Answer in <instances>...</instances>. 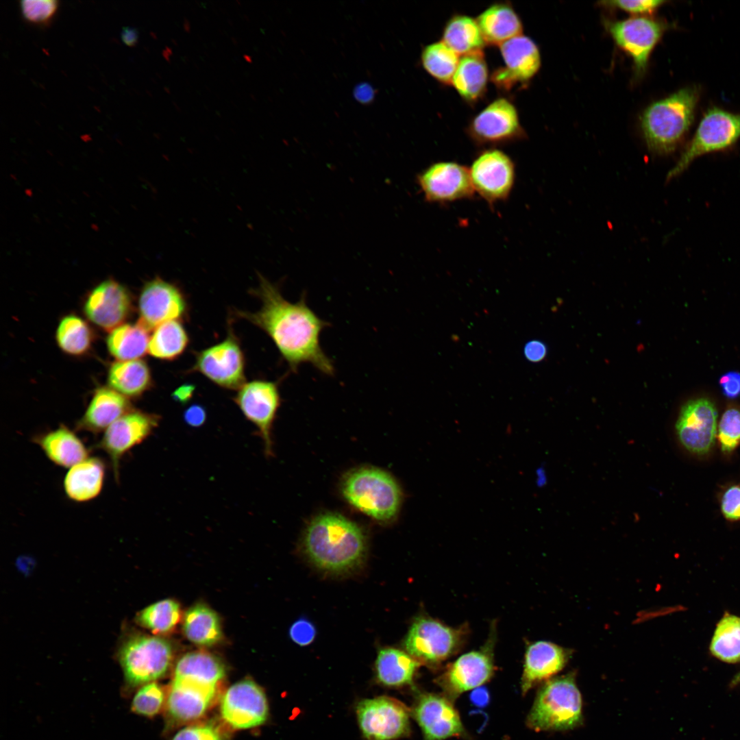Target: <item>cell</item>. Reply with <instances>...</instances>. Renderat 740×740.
<instances>
[{
  "instance_id": "obj_1",
  "label": "cell",
  "mask_w": 740,
  "mask_h": 740,
  "mask_svg": "<svg viewBox=\"0 0 740 740\" xmlns=\"http://www.w3.org/2000/svg\"><path fill=\"white\" fill-rule=\"evenodd\" d=\"M258 276L259 285L252 292L260 299L262 306L254 312L237 311L238 317L262 329L293 371L308 363L325 375H334L333 361L320 344L321 333L329 323L307 305L305 295L292 303L283 297L278 286L262 275Z\"/></svg>"
},
{
  "instance_id": "obj_2",
  "label": "cell",
  "mask_w": 740,
  "mask_h": 740,
  "mask_svg": "<svg viewBox=\"0 0 740 740\" xmlns=\"http://www.w3.org/2000/svg\"><path fill=\"white\" fill-rule=\"evenodd\" d=\"M303 548L319 569L341 574L356 569L367 552L366 537L353 521L336 513L316 517L308 526Z\"/></svg>"
},
{
  "instance_id": "obj_3",
  "label": "cell",
  "mask_w": 740,
  "mask_h": 740,
  "mask_svg": "<svg viewBox=\"0 0 740 740\" xmlns=\"http://www.w3.org/2000/svg\"><path fill=\"white\" fill-rule=\"evenodd\" d=\"M697 86L683 88L650 105L643 112L641 127L647 146L653 153L674 152L692 125L700 99Z\"/></svg>"
},
{
  "instance_id": "obj_4",
  "label": "cell",
  "mask_w": 740,
  "mask_h": 740,
  "mask_svg": "<svg viewBox=\"0 0 740 740\" xmlns=\"http://www.w3.org/2000/svg\"><path fill=\"white\" fill-rule=\"evenodd\" d=\"M582 722V696L571 673L541 687L527 718L528 726L536 732L571 730Z\"/></svg>"
},
{
  "instance_id": "obj_5",
  "label": "cell",
  "mask_w": 740,
  "mask_h": 740,
  "mask_svg": "<svg viewBox=\"0 0 740 740\" xmlns=\"http://www.w3.org/2000/svg\"><path fill=\"white\" fill-rule=\"evenodd\" d=\"M342 493L356 509L382 522L395 518L402 498L394 479L388 473L373 468L350 473L343 482Z\"/></svg>"
},
{
  "instance_id": "obj_6",
  "label": "cell",
  "mask_w": 740,
  "mask_h": 740,
  "mask_svg": "<svg viewBox=\"0 0 740 740\" xmlns=\"http://www.w3.org/2000/svg\"><path fill=\"white\" fill-rule=\"evenodd\" d=\"M171 644L166 639L143 634H132L121 642L117 652L122 669L125 693L162 677L172 660Z\"/></svg>"
},
{
  "instance_id": "obj_7",
  "label": "cell",
  "mask_w": 740,
  "mask_h": 740,
  "mask_svg": "<svg viewBox=\"0 0 740 740\" xmlns=\"http://www.w3.org/2000/svg\"><path fill=\"white\" fill-rule=\"evenodd\" d=\"M740 139V114L717 107L708 109L667 181L682 174L698 158L732 147Z\"/></svg>"
},
{
  "instance_id": "obj_8",
  "label": "cell",
  "mask_w": 740,
  "mask_h": 740,
  "mask_svg": "<svg viewBox=\"0 0 740 740\" xmlns=\"http://www.w3.org/2000/svg\"><path fill=\"white\" fill-rule=\"evenodd\" d=\"M464 634L430 617L421 616L412 624L404 641L408 653L430 665H436L460 648Z\"/></svg>"
},
{
  "instance_id": "obj_9",
  "label": "cell",
  "mask_w": 740,
  "mask_h": 740,
  "mask_svg": "<svg viewBox=\"0 0 740 740\" xmlns=\"http://www.w3.org/2000/svg\"><path fill=\"white\" fill-rule=\"evenodd\" d=\"M605 26L615 43L631 56L637 77L645 73L652 50L669 27L665 22L643 16L607 21Z\"/></svg>"
},
{
  "instance_id": "obj_10",
  "label": "cell",
  "mask_w": 740,
  "mask_h": 740,
  "mask_svg": "<svg viewBox=\"0 0 740 740\" xmlns=\"http://www.w3.org/2000/svg\"><path fill=\"white\" fill-rule=\"evenodd\" d=\"M472 184L487 203L493 205L506 200L515 182V165L502 150L489 149L481 151L469 169Z\"/></svg>"
},
{
  "instance_id": "obj_11",
  "label": "cell",
  "mask_w": 740,
  "mask_h": 740,
  "mask_svg": "<svg viewBox=\"0 0 740 740\" xmlns=\"http://www.w3.org/2000/svg\"><path fill=\"white\" fill-rule=\"evenodd\" d=\"M356 713L360 728L368 740H393L410 733L408 709L392 698L362 700Z\"/></svg>"
},
{
  "instance_id": "obj_12",
  "label": "cell",
  "mask_w": 740,
  "mask_h": 740,
  "mask_svg": "<svg viewBox=\"0 0 740 740\" xmlns=\"http://www.w3.org/2000/svg\"><path fill=\"white\" fill-rule=\"evenodd\" d=\"M417 183L426 201L447 204L471 199L475 190L469 168L456 162L433 163L417 175Z\"/></svg>"
},
{
  "instance_id": "obj_13",
  "label": "cell",
  "mask_w": 740,
  "mask_h": 740,
  "mask_svg": "<svg viewBox=\"0 0 740 740\" xmlns=\"http://www.w3.org/2000/svg\"><path fill=\"white\" fill-rule=\"evenodd\" d=\"M193 371L221 387L240 388L245 381V358L235 336L230 333L222 342L197 353Z\"/></svg>"
},
{
  "instance_id": "obj_14",
  "label": "cell",
  "mask_w": 740,
  "mask_h": 740,
  "mask_svg": "<svg viewBox=\"0 0 740 740\" xmlns=\"http://www.w3.org/2000/svg\"><path fill=\"white\" fill-rule=\"evenodd\" d=\"M159 417L140 410H130L106 430L97 443L109 457L114 478H119L120 461L132 448L145 440L158 426Z\"/></svg>"
},
{
  "instance_id": "obj_15",
  "label": "cell",
  "mask_w": 740,
  "mask_h": 740,
  "mask_svg": "<svg viewBox=\"0 0 740 740\" xmlns=\"http://www.w3.org/2000/svg\"><path fill=\"white\" fill-rule=\"evenodd\" d=\"M234 401L258 430L266 454L271 455V429L281 401L278 383L260 380L245 383L238 388Z\"/></svg>"
},
{
  "instance_id": "obj_16",
  "label": "cell",
  "mask_w": 740,
  "mask_h": 740,
  "mask_svg": "<svg viewBox=\"0 0 740 740\" xmlns=\"http://www.w3.org/2000/svg\"><path fill=\"white\" fill-rule=\"evenodd\" d=\"M468 132L480 145H499L526 136L517 108L502 97L492 101L473 119Z\"/></svg>"
},
{
  "instance_id": "obj_17",
  "label": "cell",
  "mask_w": 740,
  "mask_h": 740,
  "mask_svg": "<svg viewBox=\"0 0 740 740\" xmlns=\"http://www.w3.org/2000/svg\"><path fill=\"white\" fill-rule=\"evenodd\" d=\"M223 720L236 729L260 726L268 717L269 706L262 689L254 681L243 680L232 684L221 702Z\"/></svg>"
},
{
  "instance_id": "obj_18",
  "label": "cell",
  "mask_w": 740,
  "mask_h": 740,
  "mask_svg": "<svg viewBox=\"0 0 740 740\" xmlns=\"http://www.w3.org/2000/svg\"><path fill=\"white\" fill-rule=\"evenodd\" d=\"M676 431L682 445L689 452L704 455L712 449L717 431V411L709 399L689 401L681 408Z\"/></svg>"
},
{
  "instance_id": "obj_19",
  "label": "cell",
  "mask_w": 740,
  "mask_h": 740,
  "mask_svg": "<svg viewBox=\"0 0 740 740\" xmlns=\"http://www.w3.org/2000/svg\"><path fill=\"white\" fill-rule=\"evenodd\" d=\"M504 66L491 75L492 82L499 88L509 90L518 84L529 82L541 66V54L534 41L523 34L500 45Z\"/></svg>"
},
{
  "instance_id": "obj_20",
  "label": "cell",
  "mask_w": 740,
  "mask_h": 740,
  "mask_svg": "<svg viewBox=\"0 0 740 740\" xmlns=\"http://www.w3.org/2000/svg\"><path fill=\"white\" fill-rule=\"evenodd\" d=\"M186 301L180 288L160 278L147 282L138 300L139 323L149 330L186 312Z\"/></svg>"
},
{
  "instance_id": "obj_21",
  "label": "cell",
  "mask_w": 740,
  "mask_h": 740,
  "mask_svg": "<svg viewBox=\"0 0 740 740\" xmlns=\"http://www.w3.org/2000/svg\"><path fill=\"white\" fill-rule=\"evenodd\" d=\"M492 648L489 642L479 650L463 654L448 666L438 679L448 695L454 698L478 688L491 678L494 671Z\"/></svg>"
},
{
  "instance_id": "obj_22",
  "label": "cell",
  "mask_w": 740,
  "mask_h": 740,
  "mask_svg": "<svg viewBox=\"0 0 740 740\" xmlns=\"http://www.w3.org/2000/svg\"><path fill=\"white\" fill-rule=\"evenodd\" d=\"M412 715L425 740H444L464 733L458 713L446 697L429 693L421 695Z\"/></svg>"
},
{
  "instance_id": "obj_23",
  "label": "cell",
  "mask_w": 740,
  "mask_h": 740,
  "mask_svg": "<svg viewBox=\"0 0 740 740\" xmlns=\"http://www.w3.org/2000/svg\"><path fill=\"white\" fill-rule=\"evenodd\" d=\"M131 307V297L126 288L114 280H107L90 292L84 310L95 325L112 331L125 320Z\"/></svg>"
},
{
  "instance_id": "obj_24",
  "label": "cell",
  "mask_w": 740,
  "mask_h": 740,
  "mask_svg": "<svg viewBox=\"0 0 740 740\" xmlns=\"http://www.w3.org/2000/svg\"><path fill=\"white\" fill-rule=\"evenodd\" d=\"M570 654L569 650L550 641H539L529 645L521 676L523 694L560 671L567 665Z\"/></svg>"
},
{
  "instance_id": "obj_25",
  "label": "cell",
  "mask_w": 740,
  "mask_h": 740,
  "mask_svg": "<svg viewBox=\"0 0 740 740\" xmlns=\"http://www.w3.org/2000/svg\"><path fill=\"white\" fill-rule=\"evenodd\" d=\"M216 688L187 679L173 678L166 701L169 714L179 722L199 718L213 700Z\"/></svg>"
},
{
  "instance_id": "obj_26",
  "label": "cell",
  "mask_w": 740,
  "mask_h": 740,
  "mask_svg": "<svg viewBox=\"0 0 740 740\" xmlns=\"http://www.w3.org/2000/svg\"><path fill=\"white\" fill-rule=\"evenodd\" d=\"M130 410V403L124 395L111 388H99L77 421L76 429L99 433Z\"/></svg>"
},
{
  "instance_id": "obj_27",
  "label": "cell",
  "mask_w": 740,
  "mask_h": 740,
  "mask_svg": "<svg viewBox=\"0 0 740 740\" xmlns=\"http://www.w3.org/2000/svg\"><path fill=\"white\" fill-rule=\"evenodd\" d=\"M33 442L51 462L60 467L71 468L88 458V449L82 441L63 425L34 436Z\"/></svg>"
},
{
  "instance_id": "obj_28",
  "label": "cell",
  "mask_w": 740,
  "mask_h": 740,
  "mask_svg": "<svg viewBox=\"0 0 740 740\" xmlns=\"http://www.w3.org/2000/svg\"><path fill=\"white\" fill-rule=\"evenodd\" d=\"M105 473V463L98 457H88L71 467L63 482L67 497L75 502L95 499L102 490Z\"/></svg>"
},
{
  "instance_id": "obj_29",
  "label": "cell",
  "mask_w": 740,
  "mask_h": 740,
  "mask_svg": "<svg viewBox=\"0 0 740 740\" xmlns=\"http://www.w3.org/2000/svg\"><path fill=\"white\" fill-rule=\"evenodd\" d=\"M486 43L500 45L522 34L523 25L511 5L495 3L476 18Z\"/></svg>"
},
{
  "instance_id": "obj_30",
  "label": "cell",
  "mask_w": 740,
  "mask_h": 740,
  "mask_svg": "<svg viewBox=\"0 0 740 740\" xmlns=\"http://www.w3.org/2000/svg\"><path fill=\"white\" fill-rule=\"evenodd\" d=\"M488 78L487 64L481 51L460 56L452 84L463 99L473 102L484 93Z\"/></svg>"
},
{
  "instance_id": "obj_31",
  "label": "cell",
  "mask_w": 740,
  "mask_h": 740,
  "mask_svg": "<svg viewBox=\"0 0 740 740\" xmlns=\"http://www.w3.org/2000/svg\"><path fill=\"white\" fill-rule=\"evenodd\" d=\"M419 666V662L408 653L393 648H382L375 661L377 678L388 687L409 684Z\"/></svg>"
},
{
  "instance_id": "obj_32",
  "label": "cell",
  "mask_w": 740,
  "mask_h": 740,
  "mask_svg": "<svg viewBox=\"0 0 740 740\" xmlns=\"http://www.w3.org/2000/svg\"><path fill=\"white\" fill-rule=\"evenodd\" d=\"M225 674L224 665L218 658L204 652H193L178 661L174 678L187 679L217 687Z\"/></svg>"
},
{
  "instance_id": "obj_33",
  "label": "cell",
  "mask_w": 740,
  "mask_h": 740,
  "mask_svg": "<svg viewBox=\"0 0 740 740\" xmlns=\"http://www.w3.org/2000/svg\"><path fill=\"white\" fill-rule=\"evenodd\" d=\"M149 331L139 322L114 328L107 338L110 354L120 361L137 360L145 356L149 349Z\"/></svg>"
},
{
  "instance_id": "obj_34",
  "label": "cell",
  "mask_w": 740,
  "mask_h": 740,
  "mask_svg": "<svg viewBox=\"0 0 740 740\" xmlns=\"http://www.w3.org/2000/svg\"><path fill=\"white\" fill-rule=\"evenodd\" d=\"M111 388L127 397H137L151 384L147 363L140 359L119 361L112 365L108 376Z\"/></svg>"
},
{
  "instance_id": "obj_35",
  "label": "cell",
  "mask_w": 740,
  "mask_h": 740,
  "mask_svg": "<svg viewBox=\"0 0 740 740\" xmlns=\"http://www.w3.org/2000/svg\"><path fill=\"white\" fill-rule=\"evenodd\" d=\"M441 40L461 56L481 51L486 44L476 19L463 14L449 18Z\"/></svg>"
},
{
  "instance_id": "obj_36",
  "label": "cell",
  "mask_w": 740,
  "mask_h": 740,
  "mask_svg": "<svg viewBox=\"0 0 740 740\" xmlns=\"http://www.w3.org/2000/svg\"><path fill=\"white\" fill-rule=\"evenodd\" d=\"M183 630L189 641L199 645H214L222 637L221 626L217 614L201 604H196L186 611Z\"/></svg>"
},
{
  "instance_id": "obj_37",
  "label": "cell",
  "mask_w": 740,
  "mask_h": 740,
  "mask_svg": "<svg viewBox=\"0 0 740 740\" xmlns=\"http://www.w3.org/2000/svg\"><path fill=\"white\" fill-rule=\"evenodd\" d=\"M188 341L187 332L180 321H168L154 329L148 352L156 358L173 360L184 352Z\"/></svg>"
},
{
  "instance_id": "obj_38",
  "label": "cell",
  "mask_w": 740,
  "mask_h": 740,
  "mask_svg": "<svg viewBox=\"0 0 740 740\" xmlns=\"http://www.w3.org/2000/svg\"><path fill=\"white\" fill-rule=\"evenodd\" d=\"M712 654L730 663L740 662V617L726 614L719 621L710 645Z\"/></svg>"
},
{
  "instance_id": "obj_39",
  "label": "cell",
  "mask_w": 740,
  "mask_h": 740,
  "mask_svg": "<svg viewBox=\"0 0 740 740\" xmlns=\"http://www.w3.org/2000/svg\"><path fill=\"white\" fill-rule=\"evenodd\" d=\"M459 60V55L442 40L426 45L421 55L423 69L443 84H452Z\"/></svg>"
},
{
  "instance_id": "obj_40",
  "label": "cell",
  "mask_w": 740,
  "mask_h": 740,
  "mask_svg": "<svg viewBox=\"0 0 740 740\" xmlns=\"http://www.w3.org/2000/svg\"><path fill=\"white\" fill-rule=\"evenodd\" d=\"M92 332L86 322L75 315H68L60 321L56 330V341L60 349L68 354L79 356L91 345Z\"/></svg>"
},
{
  "instance_id": "obj_41",
  "label": "cell",
  "mask_w": 740,
  "mask_h": 740,
  "mask_svg": "<svg viewBox=\"0 0 740 740\" xmlns=\"http://www.w3.org/2000/svg\"><path fill=\"white\" fill-rule=\"evenodd\" d=\"M180 605L175 601L166 599L155 602L138 613L136 621L155 634L170 632L179 622Z\"/></svg>"
},
{
  "instance_id": "obj_42",
  "label": "cell",
  "mask_w": 740,
  "mask_h": 740,
  "mask_svg": "<svg viewBox=\"0 0 740 740\" xmlns=\"http://www.w3.org/2000/svg\"><path fill=\"white\" fill-rule=\"evenodd\" d=\"M164 701V693L161 686L151 682L140 687L133 695L130 708L132 713L153 717L161 710Z\"/></svg>"
},
{
  "instance_id": "obj_43",
  "label": "cell",
  "mask_w": 740,
  "mask_h": 740,
  "mask_svg": "<svg viewBox=\"0 0 740 740\" xmlns=\"http://www.w3.org/2000/svg\"><path fill=\"white\" fill-rule=\"evenodd\" d=\"M718 440L724 453H730L740 444V408L729 406L723 413L718 427Z\"/></svg>"
},
{
  "instance_id": "obj_44",
  "label": "cell",
  "mask_w": 740,
  "mask_h": 740,
  "mask_svg": "<svg viewBox=\"0 0 740 740\" xmlns=\"http://www.w3.org/2000/svg\"><path fill=\"white\" fill-rule=\"evenodd\" d=\"M58 6L56 0H23L20 7L23 18L32 23H45L54 15Z\"/></svg>"
},
{
  "instance_id": "obj_45",
  "label": "cell",
  "mask_w": 740,
  "mask_h": 740,
  "mask_svg": "<svg viewBox=\"0 0 740 740\" xmlns=\"http://www.w3.org/2000/svg\"><path fill=\"white\" fill-rule=\"evenodd\" d=\"M172 740H225L220 730L213 725L190 726L180 730Z\"/></svg>"
},
{
  "instance_id": "obj_46",
  "label": "cell",
  "mask_w": 740,
  "mask_h": 740,
  "mask_svg": "<svg viewBox=\"0 0 740 740\" xmlns=\"http://www.w3.org/2000/svg\"><path fill=\"white\" fill-rule=\"evenodd\" d=\"M664 3L665 1L661 0H617L602 2L604 5L617 8L634 14H652Z\"/></svg>"
},
{
  "instance_id": "obj_47",
  "label": "cell",
  "mask_w": 740,
  "mask_h": 740,
  "mask_svg": "<svg viewBox=\"0 0 740 740\" xmlns=\"http://www.w3.org/2000/svg\"><path fill=\"white\" fill-rule=\"evenodd\" d=\"M721 510L724 517L729 521L740 520V486L728 488L721 500Z\"/></svg>"
},
{
  "instance_id": "obj_48",
  "label": "cell",
  "mask_w": 740,
  "mask_h": 740,
  "mask_svg": "<svg viewBox=\"0 0 740 740\" xmlns=\"http://www.w3.org/2000/svg\"><path fill=\"white\" fill-rule=\"evenodd\" d=\"M314 626L306 619H299L295 621L289 630L291 639L300 646L310 644L316 636Z\"/></svg>"
},
{
  "instance_id": "obj_49",
  "label": "cell",
  "mask_w": 740,
  "mask_h": 740,
  "mask_svg": "<svg viewBox=\"0 0 740 740\" xmlns=\"http://www.w3.org/2000/svg\"><path fill=\"white\" fill-rule=\"evenodd\" d=\"M719 384L725 396L730 399L738 397L740 395V373L730 371L723 375Z\"/></svg>"
},
{
  "instance_id": "obj_50",
  "label": "cell",
  "mask_w": 740,
  "mask_h": 740,
  "mask_svg": "<svg viewBox=\"0 0 740 740\" xmlns=\"http://www.w3.org/2000/svg\"><path fill=\"white\" fill-rule=\"evenodd\" d=\"M546 345L539 340L528 341L524 346L523 354L526 358L532 362H538L544 359L547 355Z\"/></svg>"
},
{
  "instance_id": "obj_51",
  "label": "cell",
  "mask_w": 740,
  "mask_h": 740,
  "mask_svg": "<svg viewBox=\"0 0 740 740\" xmlns=\"http://www.w3.org/2000/svg\"><path fill=\"white\" fill-rule=\"evenodd\" d=\"M184 419L190 426L199 427L206 419V410L199 404H193L185 410Z\"/></svg>"
},
{
  "instance_id": "obj_52",
  "label": "cell",
  "mask_w": 740,
  "mask_h": 740,
  "mask_svg": "<svg viewBox=\"0 0 740 740\" xmlns=\"http://www.w3.org/2000/svg\"><path fill=\"white\" fill-rule=\"evenodd\" d=\"M194 391L195 386L193 384H183L174 391L172 397L174 400L185 404L192 398Z\"/></svg>"
},
{
  "instance_id": "obj_53",
  "label": "cell",
  "mask_w": 740,
  "mask_h": 740,
  "mask_svg": "<svg viewBox=\"0 0 740 740\" xmlns=\"http://www.w3.org/2000/svg\"><path fill=\"white\" fill-rule=\"evenodd\" d=\"M138 31L132 27H123L121 32L122 41L127 46H134L138 41Z\"/></svg>"
},
{
  "instance_id": "obj_54",
  "label": "cell",
  "mask_w": 740,
  "mask_h": 740,
  "mask_svg": "<svg viewBox=\"0 0 740 740\" xmlns=\"http://www.w3.org/2000/svg\"><path fill=\"white\" fill-rule=\"evenodd\" d=\"M471 701L477 706H484L487 704L489 695L486 690L478 689L471 693Z\"/></svg>"
},
{
  "instance_id": "obj_55",
  "label": "cell",
  "mask_w": 740,
  "mask_h": 740,
  "mask_svg": "<svg viewBox=\"0 0 740 740\" xmlns=\"http://www.w3.org/2000/svg\"><path fill=\"white\" fill-rule=\"evenodd\" d=\"M373 91L371 87L367 85H361L358 87L356 90V97L361 102H369L371 98L373 97Z\"/></svg>"
},
{
  "instance_id": "obj_56",
  "label": "cell",
  "mask_w": 740,
  "mask_h": 740,
  "mask_svg": "<svg viewBox=\"0 0 740 740\" xmlns=\"http://www.w3.org/2000/svg\"><path fill=\"white\" fill-rule=\"evenodd\" d=\"M184 28L187 32H188L190 29V24L188 21L184 22Z\"/></svg>"
},
{
  "instance_id": "obj_57",
  "label": "cell",
  "mask_w": 740,
  "mask_h": 740,
  "mask_svg": "<svg viewBox=\"0 0 740 740\" xmlns=\"http://www.w3.org/2000/svg\"><path fill=\"white\" fill-rule=\"evenodd\" d=\"M245 59H246V60H247V61H249V62H251V58H250V57H249L248 56H245Z\"/></svg>"
}]
</instances>
